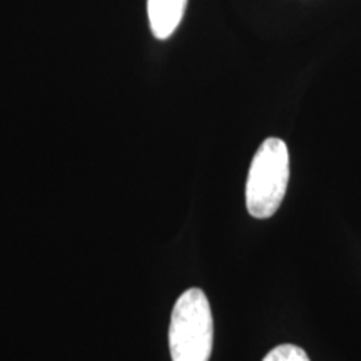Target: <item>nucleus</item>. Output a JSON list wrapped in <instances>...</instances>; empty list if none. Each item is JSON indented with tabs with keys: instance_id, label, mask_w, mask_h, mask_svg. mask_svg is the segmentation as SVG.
<instances>
[{
	"instance_id": "f03ea898",
	"label": "nucleus",
	"mask_w": 361,
	"mask_h": 361,
	"mask_svg": "<svg viewBox=\"0 0 361 361\" xmlns=\"http://www.w3.org/2000/svg\"><path fill=\"white\" fill-rule=\"evenodd\" d=\"M290 180L286 142L268 137L252 157L246 183V207L252 218L266 219L278 211Z\"/></svg>"
},
{
	"instance_id": "f257e3e1",
	"label": "nucleus",
	"mask_w": 361,
	"mask_h": 361,
	"mask_svg": "<svg viewBox=\"0 0 361 361\" xmlns=\"http://www.w3.org/2000/svg\"><path fill=\"white\" fill-rule=\"evenodd\" d=\"M213 313L204 291L191 288L176 301L169 326L173 361H209L213 351Z\"/></svg>"
},
{
	"instance_id": "7ed1b4c3",
	"label": "nucleus",
	"mask_w": 361,
	"mask_h": 361,
	"mask_svg": "<svg viewBox=\"0 0 361 361\" xmlns=\"http://www.w3.org/2000/svg\"><path fill=\"white\" fill-rule=\"evenodd\" d=\"M188 0H147V16L152 35L164 40L171 37L183 20Z\"/></svg>"
},
{
	"instance_id": "20e7f679",
	"label": "nucleus",
	"mask_w": 361,
	"mask_h": 361,
	"mask_svg": "<svg viewBox=\"0 0 361 361\" xmlns=\"http://www.w3.org/2000/svg\"><path fill=\"white\" fill-rule=\"evenodd\" d=\"M263 361H310V358L300 346L281 345L271 350Z\"/></svg>"
}]
</instances>
